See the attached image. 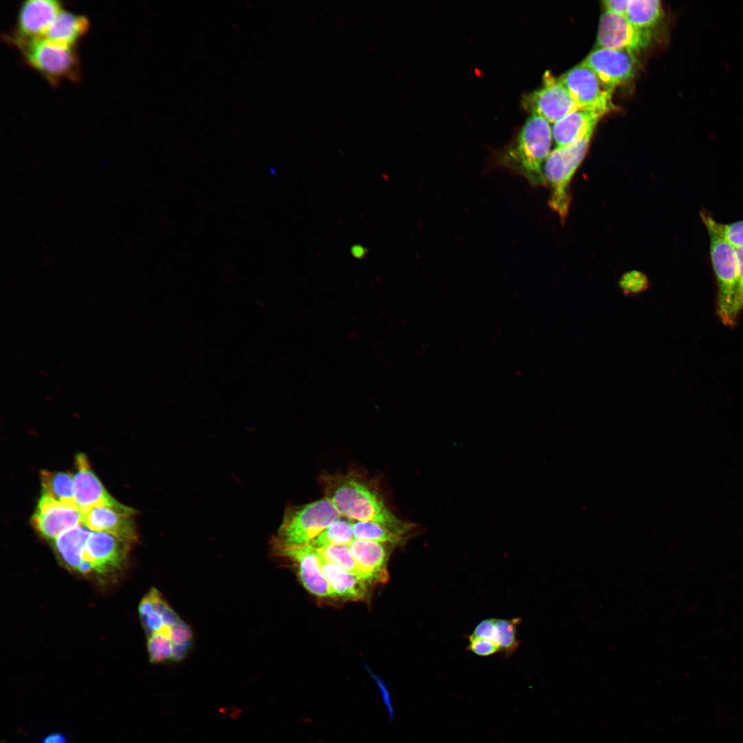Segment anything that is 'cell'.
<instances>
[{
	"label": "cell",
	"instance_id": "e575fe53",
	"mask_svg": "<svg viewBox=\"0 0 743 743\" xmlns=\"http://www.w3.org/2000/svg\"><path fill=\"white\" fill-rule=\"evenodd\" d=\"M630 0H608L603 3L607 11L615 14L625 15Z\"/></svg>",
	"mask_w": 743,
	"mask_h": 743
},
{
	"label": "cell",
	"instance_id": "30bf717a",
	"mask_svg": "<svg viewBox=\"0 0 743 743\" xmlns=\"http://www.w3.org/2000/svg\"><path fill=\"white\" fill-rule=\"evenodd\" d=\"M523 105L531 114L539 115L552 123L580 109L559 78L549 71L543 76L542 87L526 96Z\"/></svg>",
	"mask_w": 743,
	"mask_h": 743
},
{
	"label": "cell",
	"instance_id": "cb8c5ba5",
	"mask_svg": "<svg viewBox=\"0 0 743 743\" xmlns=\"http://www.w3.org/2000/svg\"><path fill=\"white\" fill-rule=\"evenodd\" d=\"M354 539L370 540L394 546H402L407 537L386 526L373 521H359L353 524Z\"/></svg>",
	"mask_w": 743,
	"mask_h": 743
},
{
	"label": "cell",
	"instance_id": "9c48e42d",
	"mask_svg": "<svg viewBox=\"0 0 743 743\" xmlns=\"http://www.w3.org/2000/svg\"><path fill=\"white\" fill-rule=\"evenodd\" d=\"M270 545L274 555L294 564L301 583L309 592L321 598L335 596L322 572L316 550L310 543L288 544L274 537Z\"/></svg>",
	"mask_w": 743,
	"mask_h": 743
},
{
	"label": "cell",
	"instance_id": "9a60e30c",
	"mask_svg": "<svg viewBox=\"0 0 743 743\" xmlns=\"http://www.w3.org/2000/svg\"><path fill=\"white\" fill-rule=\"evenodd\" d=\"M63 10L62 2L54 0H29L21 3L14 34L28 39H42Z\"/></svg>",
	"mask_w": 743,
	"mask_h": 743
},
{
	"label": "cell",
	"instance_id": "7c38bea8",
	"mask_svg": "<svg viewBox=\"0 0 743 743\" xmlns=\"http://www.w3.org/2000/svg\"><path fill=\"white\" fill-rule=\"evenodd\" d=\"M136 513L134 509L116 501L91 509L84 514L83 524L90 530L112 534L133 546L138 541L133 520Z\"/></svg>",
	"mask_w": 743,
	"mask_h": 743
},
{
	"label": "cell",
	"instance_id": "4dcf8cb0",
	"mask_svg": "<svg viewBox=\"0 0 743 743\" xmlns=\"http://www.w3.org/2000/svg\"><path fill=\"white\" fill-rule=\"evenodd\" d=\"M467 649L479 656H490L500 652L498 645L493 640L469 636Z\"/></svg>",
	"mask_w": 743,
	"mask_h": 743
},
{
	"label": "cell",
	"instance_id": "836d02e7",
	"mask_svg": "<svg viewBox=\"0 0 743 743\" xmlns=\"http://www.w3.org/2000/svg\"><path fill=\"white\" fill-rule=\"evenodd\" d=\"M737 268V294L738 305L740 311L743 310V246L735 248Z\"/></svg>",
	"mask_w": 743,
	"mask_h": 743
},
{
	"label": "cell",
	"instance_id": "d6986e66",
	"mask_svg": "<svg viewBox=\"0 0 743 743\" xmlns=\"http://www.w3.org/2000/svg\"><path fill=\"white\" fill-rule=\"evenodd\" d=\"M89 26V21L87 17L62 10L42 39L75 47L88 33Z\"/></svg>",
	"mask_w": 743,
	"mask_h": 743
},
{
	"label": "cell",
	"instance_id": "ba28073f",
	"mask_svg": "<svg viewBox=\"0 0 743 743\" xmlns=\"http://www.w3.org/2000/svg\"><path fill=\"white\" fill-rule=\"evenodd\" d=\"M559 78L580 109L604 115L614 107V89L603 83L596 74L583 63L570 69Z\"/></svg>",
	"mask_w": 743,
	"mask_h": 743
},
{
	"label": "cell",
	"instance_id": "8d00e7d4",
	"mask_svg": "<svg viewBox=\"0 0 743 743\" xmlns=\"http://www.w3.org/2000/svg\"><path fill=\"white\" fill-rule=\"evenodd\" d=\"M41 743H67V742L62 734L56 733L45 737Z\"/></svg>",
	"mask_w": 743,
	"mask_h": 743
},
{
	"label": "cell",
	"instance_id": "8fae6325",
	"mask_svg": "<svg viewBox=\"0 0 743 743\" xmlns=\"http://www.w3.org/2000/svg\"><path fill=\"white\" fill-rule=\"evenodd\" d=\"M651 40L649 31L634 26L624 15L604 12L600 19L597 48L638 52L645 48Z\"/></svg>",
	"mask_w": 743,
	"mask_h": 743
},
{
	"label": "cell",
	"instance_id": "4316f807",
	"mask_svg": "<svg viewBox=\"0 0 743 743\" xmlns=\"http://www.w3.org/2000/svg\"><path fill=\"white\" fill-rule=\"evenodd\" d=\"M321 559L360 578L361 572L349 546L334 545L316 548ZM363 579V578H362Z\"/></svg>",
	"mask_w": 743,
	"mask_h": 743
},
{
	"label": "cell",
	"instance_id": "f546056e",
	"mask_svg": "<svg viewBox=\"0 0 743 743\" xmlns=\"http://www.w3.org/2000/svg\"><path fill=\"white\" fill-rule=\"evenodd\" d=\"M618 286L621 291L627 295L639 294L649 287V281L646 275L638 270H631L623 274L619 279Z\"/></svg>",
	"mask_w": 743,
	"mask_h": 743
},
{
	"label": "cell",
	"instance_id": "7402d4cb",
	"mask_svg": "<svg viewBox=\"0 0 743 743\" xmlns=\"http://www.w3.org/2000/svg\"><path fill=\"white\" fill-rule=\"evenodd\" d=\"M41 481L42 495L62 503L76 505L74 477L71 473L43 470L41 472Z\"/></svg>",
	"mask_w": 743,
	"mask_h": 743
},
{
	"label": "cell",
	"instance_id": "d6a6232c",
	"mask_svg": "<svg viewBox=\"0 0 743 743\" xmlns=\"http://www.w3.org/2000/svg\"><path fill=\"white\" fill-rule=\"evenodd\" d=\"M495 618H486L482 621L475 626L471 636L486 638L495 643Z\"/></svg>",
	"mask_w": 743,
	"mask_h": 743
},
{
	"label": "cell",
	"instance_id": "4fadbf2b",
	"mask_svg": "<svg viewBox=\"0 0 743 743\" xmlns=\"http://www.w3.org/2000/svg\"><path fill=\"white\" fill-rule=\"evenodd\" d=\"M83 515L76 505L42 495L32 516V524L43 538L54 541L63 532L83 524Z\"/></svg>",
	"mask_w": 743,
	"mask_h": 743
},
{
	"label": "cell",
	"instance_id": "d4e9b609",
	"mask_svg": "<svg viewBox=\"0 0 743 743\" xmlns=\"http://www.w3.org/2000/svg\"><path fill=\"white\" fill-rule=\"evenodd\" d=\"M354 539L353 524L340 519L325 529L310 544L315 548L334 545L349 546Z\"/></svg>",
	"mask_w": 743,
	"mask_h": 743
},
{
	"label": "cell",
	"instance_id": "7a4b0ae2",
	"mask_svg": "<svg viewBox=\"0 0 743 743\" xmlns=\"http://www.w3.org/2000/svg\"><path fill=\"white\" fill-rule=\"evenodd\" d=\"M552 129L543 117L531 114L515 140L497 158V164L525 178L532 186L546 184L542 165L550 154Z\"/></svg>",
	"mask_w": 743,
	"mask_h": 743
},
{
	"label": "cell",
	"instance_id": "5bb4252c",
	"mask_svg": "<svg viewBox=\"0 0 743 743\" xmlns=\"http://www.w3.org/2000/svg\"><path fill=\"white\" fill-rule=\"evenodd\" d=\"M582 63L612 89L631 80L636 70L634 53L626 50L596 47Z\"/></svg>",
	"mask_w": 743,
	"mask_h": 743
},
{
	"label": "cell",
	"instance_id": "8992f818",
	"mask_svg": "<svg viewBox=\"0 0 743 743\" xmlns=\"http://www.w3.org/2000/svg\"><path fill=\"white\" fill-rule=\"evenodd\" d=\"M341 516L326 497L304 505L288 506L275 537L288 544L306 545Z\"/></svg>",
	"mask_w": 743,
	"mask_h": 743
},
{
	"label": "cell",
	"instance_id": "1f68e13d",
	"mask_svg": "<svg viewBox=\"0 0 743 743\" xmlns=\"http://www.w3.org/2000/svg\"><path fill=\"white\" fill-rule=\"evenodd\" d=\"M193 639V630L183 620L180 619L172 627L171 643L173 645H183L191 649Z\"/></svg>",
	"mask_w": 743,
	"mask_h": 743
},
{
	"label": "cell",
	"instance_id": "44dd1931",
	"mask_svg": "<svg viewBox=\"0 0 743 743\" xmlns=\"http://www.w3.org/2000/svg\"><path fill=\"white\" fill-rule=\"evenodd\" d=\"M91 531L80 526L63 532L53 541L54 550L61 563L76 572Z\"/></svg>",
	"mask_w": 743,
	"mask_h": 743
},
{
	"label": "cell",
	"instance_id": "52a82bcc",
	"mask_svg": "<svg viewBox=\"0 0 743 743\" xmlns=\"http://www.w3.org/2000/svg\"><path fill=\"white\" fill-rule=\"evenodd\" d=\"M131 546L112 534L91 532L76 572L98 579L114 576L124 567Z\"/></svg>",
	"mask_w": 743,
	"mask_h": 743
},
{
	"label": "cell",
	"instance_id": "6da1fadb",
	"mask_svg": "<svg viewBox=\"0 0 743 743\" xmlns=\"http://www.w3.org/2000/svg\"><path fill=\"white\" fill-rule=\"evenodd\" d=\"M321 482L325 497L342 516L376 522L406 537L418 526L399 519L386 505L378 489L356 473H325Z\"/></svg>",
	"mask_w": 743,
	"mask_h": 743
},
{
	"label": "cell",
	"instance_id": "3957f363",
	"mask_svg": "<svg viewBox=\"0 0 743 743\" xmlns=\"http://www.w3.org/2000/svg\"><path fill=\"white\" fill-rule=\"evenodd\" d=\"M14 45L27 65L56 86L63 80L79 82L82 77L79 58L74 47L44 39H28L12 32L4 36Z\"/></svg>",
	"mask_w": 743,
	"mask_h": 743
},
{
	"label": "cell",
	"instance_id": "ffe728a7",
	"mask_svg": "<svg viewBox=\"0 0 743 743\" xmlns=\"http://www.w3.org/2000/svg\"><path fill=\"white\" fill-rule=\"evenodd\" d=\"M320 559L322 572L334 596L350 601H363L367 597V583L362 578Z\"/></svg>",
	"mask_w": 743,
	"mask_h": 743
},
{
	"label": "cell",
	"instance_id": "5b68a950",
	"mask_svg": "<svg viewBox=\"0 0 743 743\" xmlns=\"http://www.w3.org/2000/svg\"><path fill=\"white\" fill-rule=\"evenodd\" d=\"M709 236V252L717 284L716 312L727 327L736 324L741 311L738 305L737 268L735 250L712 231Z\"/></svg>",
	"mask_w": 743,
	"mask_h": 743
},
{
	"label": "cell",
	"instance_id": "f1b7e54d",
	"mask_svg": "<svg viewBox=\"0 0 743 743\" xmlns=\"http://www.w3.org/2000/svg\"><path fill=\"white\" fill-rule=\"evenodd\" d=\"M173 644L168 638L158 634L147 636L149 659L154 664L171 661Z\"/></svg>",
	"mask_w": 743,
	"mask_h": 743
},
{
	"label": "cell",
	"instance_id": "484cf974",
	"mask_svg": "<svg viewBox=\"0 0 743 743\" xmlns=\"http://www.w3.org/2000/svg\"><path fill=\"white\" fill-rule=\"evenodd\" d=\"M700 217L707 230L718 235L735 249L743 246V220L723 224L704 211L701 212Z\"/></svg>",
	"mask_w": 743,
	"mask_h": 743
},
{
	"label": "cell",
	"instance_id": "603a6c76",
	"mask_svg": "<svg viewBox=\"0 0 743 743\" xmlns=\"http://www.w3.org/2000/svg\"><path fill=\"white\" fill-rule=\"evenodd\" d=\"M627 19L636 28L649 31L663 17V9L658 0H630Z\"/></svg>",
	"mask_w": 743,
	"mask_h": 743
},
{
	"label": "cell",
	"instance_id": "e0dca14e",
	"mask_svg": "<svg viewBox=\"0 0 743 743\" xmlns=\"http://www.w3.org/2000/svg\"><path fill=\"white\" fill-rule=\"evenodd\" d=\"M385 543L354 539L349 546L363 579L369 583H385L389 579Z\"/></svg>",
	"mask_w": 743,
	"mask_h": 743
},
{
	"label": "cell",
	"instance_id": "277c9868",
	"mask_svg": "<svg viewBox=\"0 0 743 743\" xmlns=\"http://www.w3.org/2000/svg\"><path fill=\"white\" fill-rule=\"evenodd\" d=\"M591 137L588 136L572 144L557 147L545 161L543 177L551 187L548 203L562 222L568 215L570 204V182L586 155Z\"/></svg>",
	"mask_w": 743,
	"mask_h": 743
},
{
	"label": "cell",
	"instance_id": "83f0119b",
	"mask_svg": "<svg viewBox=\"0 0 743 743\" xmlns=\"http://www.w3.org/2000/svg\"><path fill=\"white\" fill-rule=\"evenodd\" d=\"M520 622V618H495V643L506 656L511 655L519 647L517 626Z\"/></svg>",
	"mask_w": 743,
	"mask_h": 743
},
{
	"label": "cell",
	"instance_id": "ac0fdd59",
	"mask_svg": "<svg viewBox=\"0 0 743 743\" xmlns=\"http://www.w3.org/2000/svg\"><path fill=\"white\" fill-rule=\"evenodd\" d=\"M603 116L596 111L578 109L554 122L552 133L557 147L572 144L592 135L594 129Z\"/></svg>",
	"mask_w": 743,
	"mask_h": 743
},
{
	"label": "cell",
	"instance_id": "d590c367",
	"mask_svg": "<svg viewBox=\"0 0 743 743\" xmlns=\"http://www.w3.org/2000/svg\"><path fill=\"white\" fill-rule=\"evenodd\" d=\"M368 252V248L361 244H354L350 248L351 255L357 259H365Z\"/></svg>",
	"mask_w": 743,
	"mask_h": 743
},
{
	"label": "cell",
	"instance_id": "2e32d148",
	"mask_svg": "<svg viewBox=\"0 0 743 743\" xmlns=\"http://www.w3.org/2000/svg\"><path fill=\"white\" fill-rule=\"evenodd\" d=\"M76 472L74 477V493L76 506L84 514L94 507L116 502L92 471L87 457H76Z\"/></svg>",
	"mask_w": 743,
	"mask_h": 743
}]
</instances>
